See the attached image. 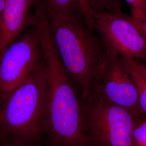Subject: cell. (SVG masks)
I'll return each mask as SVG.
<instances>
[{
    "instance_id": "8fae6325",
    "label": "cell",
    "mask_w": 146,
    "mask_h": 146,
    "mask_svg": "<svg viewBox=\"0 0 146 146\" xmlns=\"http://www.w3.org/2000/svg\"><path fill=\"white\" fill-rule=\"evenodd\" d=\"M93 13L106 11L111 14H120L122 11V0H88Z\"/></svg>"
},
{
    "instance_id": "ffe728a7",
    "label": "cell",
    "mask_w": 146,
    "mask_h": 146,
    "mask_svg": "<svg viewBox=\"0 0 146 146\" xmlns=\"http://www.w3.org/2000/svg\"><path fill=\"white\" fill-rule=\"evenodd\" d=\"M1 107H2V106H1V101H0V110L1 109Z\"/></svg>"
},
{
    "instance_id": "5bb4252c",
    "label": "cell",
    "mask_w": 146,
    "mask_h": 146,
    "mask_svg": "<svg viewBox=\"0 0 146 146\" xmlns=\"http://www.w3.org/2000/svg\"><path fill=\"white\" fill-rule=\"evenodd\" d=\"M84 20L90 28L94 29V13L92 10L88 0H78Z\"/></svg>"
},
{
    "instance_id": "2e32d148",
    "label": "cell",
    "mask_w": 146,
    "mask_h": 146,
    "mask_svg": "<svg viewBox=\"0 0 146 146\" xmlns=\"http://www.w3.org/2000/svg\"><path fill=\"white\" fill-rule=\"evenodd\" d=\"M0 146H30L9 141H0Z\"/></svg>"
},
{
    "instance_id": "52a82bcc",
    "label": "cell",
    "mask_w": 146,
    "mask_h": 146,
    "mask_svg": "<svg viewBox=\"0 0 146 146\" xmlns=\"http://www.w3.org/2000/svg\"><path fill=\"white\" fill-rule=\"evenodd\" d=\"M98 89L105 99L128 110L135 119L145 115L140 106L135 84L121 64L119 55L110 53Z\"/></svg>"
},
{
    "instance_id": "277c9868",
    "label": "cell",
    "mask_w": 146,
    "mask_h": 146,
    "mask_svg": "<svg viewBox=\"0 0 146 146\" xmlns=\"http://www.w3.org/2000/svg\"><path fill=\"white\" fill-rule=\"evenodd\" d=\"M87 135L90 146H134L135 117L105 99L98 89L82 100Z\"/></svg>"
},
{
    "instance_id": "30bf717a",
    "label": "cell",
    "mask_w": 146,
    "mask_h": 146,
    "mask_svg": "<svg viewBox=\"0 0 146 146\" xmlns=\"http://www.w3.org/2000/svg\"><path fill=\"white\" fill-rule=\"evenodd\" d=\"M44 7L62 13H79L82 11L78 0H40Z\"/></svg>"
},
{
    "instance_id": "8992f818",
    "label": "cell",
    "mask_w": 146,
    "mask_h": 146,
    "mask_svg": "<svg viewBox=\"0 0 146 146\" xmlns=\"http://www.w3.org/2000/svg\"><path fill=\"white\" fill-rule=\"evenodd\" d=\"M94 30L108 52L146 61V41L129 15L102 11L94 14Z\"/></svg>"
},
{
    "instance_id": "d6986e66",
    "label": "cell",
    "mask_w": 146,
    "mask_h": 146,
    "mask_svg": "<svg viewBox=\"0 0 146 146\" xmlns=\"http://www.w3.org/2000/svg\"><path fill=\"white\" fill-rule=\"evenodd\" d=\"M141 62L142 63H143L146 66V61H141Z\"/></svg>"
},
{
    "instance_id": "3957f363",
    "label": "cell",
    "mask_w": 146,
    "mask_h": 146,
    "mask_svg": "<svg viewBox=\"0 0 146 146\" xmlns=\"http://www.w3.org/2000/svg\"><path fill=\"white\" fill-rule=\"evenodd\" d=\"M49 81L44 58L0 110V141L38 146L44 136Z\"/></svg>"
},
{
    "instance_id": "7a4b0ae2",
    "label": "cell",
    "mask_w": 146,
    "mask_h": 146,
    "mask_svg": "<svg viewBox=\"0 0 146 146\" xmlns=\"http://www.w3.org/2000/svg\"><path fill=\"white\" fill-rule=\"evenodd\" d=\"M39 37L49 81L44 133L47 144L90 146L86 130L82 98L64 69L49 29H41Z\"/></svg>"
},
{
    "instance_id": "ba28073f",
    "label": "cell",
    "mask_w": 146,
    "mask_h": 146,
    "mask_svg": "<svg viewBox=\"0 0 146 146\" xmlns=\"http://www.w3.org/2000/svg\"><path fill=\"white\" fill-rule=\"evenodd\" d=\"M35 0H5L0 25V56L28 28L35 23Z\"/></svg>"
},
{
    "instance_id": "4fadbf2b",
    "label": "cell",
    "mask_w": 146,
    "mask_h": 146,
    "mask_svg": "<svg viewBox=\"0 0 146 146\" xmlns=\"http://www.w3.org/2000/svg\"><path fill=\"white\" fill-rule=\"evenodd\" d=\"M131 9L133 17L146 16V0H125Z\"/></svg>"
},
{
    "instance_id": "5b68a950",
    "label": "cell",
    "mask_w": 146,
    "mask_h": 146,
    "mask_svg": "<svg viewBox=\"0 0 146 146\" xmlns=\"http://www.w3.org/2000/svg\"><path fill=\"white\" fill-rule=\"evenodd\" d=\"M43 60L40 39L35 26L22 32L7 47L0 56L2 106L16 89L36 70Z\"/></svg>"
},
{
    "instance_id": "e0dca14e",
    "label": "cell",
    "mask_w": 146,
    "mask_h": 146,
    "mask_svg": "<svg viewBox=\"0 0 146 146\" xmlns=\"http://www.w3.org/2000/svg\"><path fill=\"white\" fill-rule=\"evenodd\" d=\"M137 67L139 69L140 71L142 74L146 78V66L139 60H135Z\"/></svg>"
},
{
    "instance_id": "9c48e42d",
    "label": "cell",
    "mask_w": 146,
    "mask_h": 146,
    "mask_svg": "<svg viewBox=\"0 0 146 146\" xmlns=\"http://www.w3.org/2000/svg\"><path fill=\"white\" fill-rule=\"evenodd\" d=\"M122 66L129 73L135 84L139 104L143 113L146 115V78L137 67L136 60L127 56H119Z\"/></svg>"
},
{
    "instance_id": "6da1fadb",
    "label": "cell",
    "mask_w": 146,
    "mask_h": 146,
    "mask_svg": "<svg viewBox=\"0 0 146 146\" xmlns=\"http://www.w3.org/2000/svg\"><path fill=\"white\" fill-rule=\"evenodd\" d=\"M42 5L61 61L85 99L98 88L110 53L81 14L59 12Z\"/></svg>"
},
{
    "instance_id": "ac0fdd59",
    "label": "cell",
    "mask_w": 146,
    "mask_h": 146,
    "mask_svg": "<svg viewBox=\"0 0 146 146\" xmlns=\"http://www.w3.org/2000/svg\"><path fill=\"white\" fill-rule=\"evenodd\" d=\"M5 0H0V25H1V21L3 11L5 7Z\"/></svg>"
},
{
    "instance_id": "7c38bea8",
    "label": "cell",
    "mask_w": 146,
    "mask_h": 146,
    "mask_svg": "<svg viewBox=\"0 0 146 146\" xmlns=\"http://www.w3.org/2000/svg\"><path fill=\"white\" fill-rule=\"evenodd\" d=\"M133 140L134 146H146V117L135 119Z\"/></svg>"
},
{
    "instance_id": "9a60e30c",
    "label": "cell",
    "mask_w": 146,
    "mask_h": 146,
    "mask_svg": "<svg viewBox=\"0 0 146 146\" xmlns=\"http://www.w3.org/2000/svg\"><path fill=\"white\" fill-rule=\"evenodd\" d=\"M129 18L146 41V16L133 17L129 15Z\"/></svg>"
}]
</instances>
